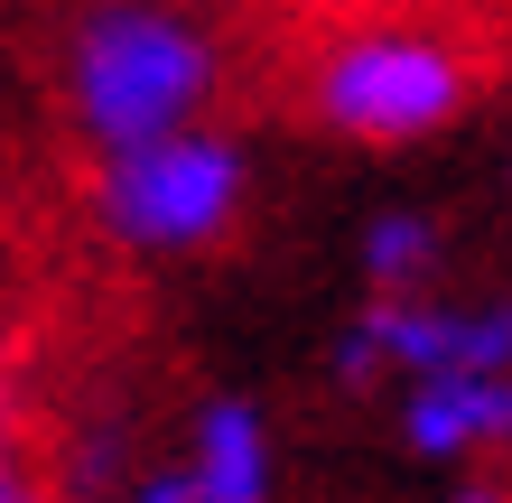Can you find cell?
Segmentation results:
<instances>
[{
    "mask_svg": "<svg viewBox=\"0 0 512 503\" xmlns=\"http://www.w3.org/2000/svg\"><path fill=\"white\" fill-rule=\"evenodd\" d=\"M205 94H215V47L196 19L159 10V0H103L66 38V112L103 159L149 150V140L196 131Z\"/></svg>",
    "mask_w": 512,
    "mask_h": 503,
    "instance_id": "6da1fadb",
    "label": "cell"
},
{
    "mask_svg": "<svg viewBox=\"0 0 512 503\" xmlns=\"http://www.w3.org/2000/svg\"><path fill=\"white\" fill-rule=\"evenodd\" d=\"M243 187H252V168H243V150L224 131H177V140L103 159L94 215H103L112 243H131L149 261H177V252H215L233 233Z\"/></svg>",
    "mask_w": 512,
    "mask_h": 503,
    "instance_id": "7a4b0ae2",
    "label": "cell"
},
{
    "mask_svg": "<svg viewBox=\"0 0 512 503\" xmlns=\"http://www.w3.org/2000/svg\"><path fill=\"white\" fill-rule=\"evenodd\" d=\"M457 103H466V66L438 38H410V28H373V38H354L317 66V122L336 140H364V150H401V140L447 131Z\"/></svg>",
    "mask_w": 512,
    "mask_h": 503,
    "instance_id": "3957f363",
    "label": "cell"
},
{
    "mask_svg": "<svg viewBox=\"0 0 512 503\" xmlns=\"http://www.w3.org/2000/svg\"><path fill=\"white\" fill-rule=\"evenodd\" d=\"M382 373L438 382V373H512V299L438 308V299H373L336 336V382L364 392Z\"/></svg>",
    "mask_w": 512,
    "mask_h": 503,
    "instance_id": "277c9868",
    "label": "cell"
},
{
    "mask_svg": "<svg viewBox=\"0 0 512 503\" xmlns=\"http://www.w3.org/2000/svg\"><path fill=\"white\" fill-rule=\"evenodd\" d=\"M401 438H410V457H429V466H466V457L512 448V373H438V382H410Z\"/></svg>",
    "mask_w": 512,
    "mask_h": 503,
    "instance_id": "5b68a950",
    "label": "cell"
},
{
    "mask_svg": "<svg viewBox=\"0 0 512 503\" xmlns=\"http://www.w3.org/2000/svg\"><path fill=\"white\" fill-rule=\"evenodd\" d=\"M187 485H196V503H270V485H280V457H270V420H261V401L215 392V401L196 410Z\"/></svg>",
    "mask_w": 512,
    "mask_h": 503,
    "instance_id": "8992f818",
    "label": "cell"
},
{
    "mask_svg": "<svg viewBox=\"0 0 512 503\" xmlns=\"http://www.w3.org/2000/svg\"><path fill=\"white\" fill-rule=\"evenodd\" d=\"M438 271H447V224L438 215L391 205V215L364 224V280H373V299H419Z\"/></svg>",
    "mask_w": 512,
    "mask_h": 503,
    "instance_id": "52a82bcc",
    "label": "cell"
},
{
    "mask_svg": "<svg viewBox=\"0 0 512 503\" xmlns=\"http://www.w3.org/2000/svg\"><path fill=\"white\" fill-rule=\"evenodd\" d=\"M131 503H196V485H187V466H140Z\"/></svg>",
    "mask_w": 512,
    "mask_h": 503,
    "instance_id": "ba28073f",
    "label": "cell"
},
{
    "mask_svg": "<svg viewBox=\"0 0 512 503\" xmlns=\"http://www.w3.org/2000/svg\"><path fill=\"white\" fill-rule=\"evenodd\" d=\"M0 503H38V476H28V457L0 438Z\"/></svg>",
    "mask_w": 512,
    "mask_h": 503,
    "instance_id": "9c48e42d",
    "label": "cell"
},
{
    "mask_svg": "<svg viewBox=\"0 0 512 503\" xmlns=\"http://www.w3.org/2000/svg\"><path fill=\"white\" fill-rule=\"evenodd\" d=\"M447 503H512V494H503V485H457Z\"/></svg>",
    "mask_w": 512,
    "mask_h": 503,
    "instance_id": "30bf717a",
    "label": "cell"
},
{
    "mask_svg": "<svg viewBox=\"0 0 512 503\" xmlns=\"http://www.w3.org/2000/svg\"><path fill=\"white\" fill-rule=\"evenodd\" d=\"M0 438H10V401H0Z\"/></svg>",
    "mask_w": 512,
    "mask_h": 503,
    "instance_id": "8fae6325",
    "label": "cell"
}]
</instances>
